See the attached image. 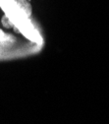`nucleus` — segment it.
Masks as SVG:
<instances>
[{
    "label": "nucleus",
    "mask_w": 109,
    "mask_h": 124,
    "mask_svg": "<svg viewBox=\"0 0 109 124\" xmlns=\"http://www.w3.org/2000/svg\"><path fill=\"white\" fill-rule=\"evenodd\" d=\"M14 2L24 15L29 18L32 16V5L29 4L28 0H14Z\"/></svg>",
    "instance_id": "obj_1"
},
{
    "label": "nucleus",
    "mask_w": 109,
    "mask_h": 124,
    "mask_svg": "<svg viewBox=\"0 0 109 124\" xmlns=\"http://www.w3.org/2000/svg\"><path fill=\"white\" fill-rule=\"evenodd\" d=\"M1 23H2V25H3L4 28H6V29H14L15 32L20 33V31H19L16 27H15L14 23L12 22V20L7 16V15H4V16L2 17V19H1ZM20 34H21V33H20Z\"/></svg>",
    "instance_id": "obj_2"
}]
</instances>
